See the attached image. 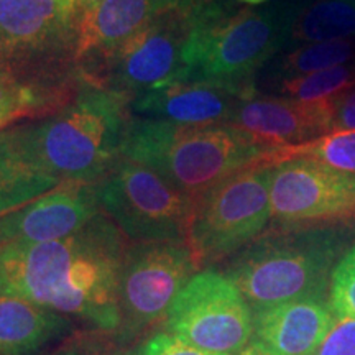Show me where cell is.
<instances>
[{"mask_svg":"<svg viewBox=\"0 0 355 355\" xmlns=\"http://www.w3.org/2000/svg\"><path fill=\"white\" fill-rule=\"evenodd\" d=\"M127 247L121 229L102 211L69 237L0 247V293L114 332L121 326L119 286Z\"/></svg>","mask_w":355,"mask_h":355,"instance_id":"1","label":"cell"},{"mask_svg":"<svg viewBox=\"0 0 355 355\" xmlns=\"http://www.w3.org/2000/svg\"><path fill=\"white\" fill-rule=\"evenodd\" d=\"M272 152L229 123L184 125L144 117H132L122 144V158L152 168L193 204L234 173L268 165Z\"/></svg>","mask_w":355,"mask_h":355,"instance_id":"2","label":"cell"},{"mask_svg":"<svg viewBox=\"0 0 355 355\" xmlns=\"http://www.w3.org/2000/svg\"><path fill=\"white\" fill-rule=\"evenodd\" d=\"M132 117L125 97L81 83L66 107L26 132L38 162L61 184H99L122 158Z\"/></svg>","mask_w":355,"mask_h":355,"instance_id":"3","label":"cell"},{"mask_svg":"<svg viewBox=\"0 0 355 355\" xmlns=\"http://www.w3.org/2000/svg\"><path fill=\"white\" fill-rule=\"evenodd\" d=\"M290 30L275 12L212 6L196 13L184 50V78L254 94V76L275 55Z\"/></svg>","mask_w":355,"mask_h":355,"instance_id":"4","label":"cell"},{"mask_svg":"<svg viewBox=\"0 0 355 355\" xmlns=\"http://www.w3.org/2000/svg\"><path fill=\"white\" fill-rule=\"evenodd\" d=\"M0 37L6 68L61 110L81 86L76 40L56 0H0Z\"/></svg>","mask_w":355,"mask_h":355,"instance_id":"5","label":"cell"},{"mask_svg":"<svg viewBox=\"0 0 355 355\" xmlns=\"http://www.w3.org/2000/svg\"><path fill=\"white\" fill-rule=\"evenodd\" d=\"M334 247L322 234H279L260 239L235 259L225 277L252 311L288 301L322 298Z\"/></svg>","mask_w":355,"mask_h":355,"instance_id":"6","label":"cell"},{"mask_svg":"<svg viewBox=\"0 0 355 355\" xmlns=\"http://www.w3.org/2000/svg\"><path fill=\"white\" fill-rule=\"evenodd\" d=\"M273 165H252L225 178L193 204L186 245L198 268L227 259L265 229L272 217Z\"/></svg>","mask_w":355,"mask_h":355,"instance_id":"7","label":"cell"},{"mask_svg":"<svg viewBox=\"0 0 355 355\" xmlns=\"http://www.w3.org/2000/svg\"><path fill=\"white\" fill-rule=\"evenodd\" d=\"M196 13L181 6L162 13L101 63L79 71V79L128 102L180 81L184 78V50Z\"/></svg>","mask_w":355,"mask_h":355,"instance_id":"8","label":"cell"},{"mask_svg":"<svg viewBox=\"0 0 355 355\" xmlns=\"http://www.w3.org/2000/svg\"><path fill=\"white\" fill-rule=\"evenodd\" d=\"M101 211L132 242H184L193 201L152 168L121 158L99 183Z\"/></svg>","mask_w":355,"mask_h":355,"instance_id":"9","label":"cell"},{"mask_svg":"<svg viewBox=\"0 0 355 355\" xmlns=\"http://www.w3.org/2000/svg\"><path fill=\"white\" fill-rule=\"evenodd\" d=\"M199 272L184 242H133L123 257L119 311L122 339L166 321L173 303Z\"/></svg>","mask_w":355,"mask_h":355,"instance_id":"10","label":"cell"},{"mask_svg":"<svg viewBox=\"0 0 355 355\" xmlns=\"http://www.w3.org/2000/svg\"><path fill=\"white\" fill-rule=\"evenodd\" d=\"M166 326L186 343L214 354H239L254 336V313L230 278L202 270L181 290Z\"/></svg>","mask_w":355,"mask_h":355,"instance_id":"11","label":"cell"},{"mask_svg":"<svg viewBox=\"0 0 355 355\" xmlns=\"http://www.w3.org/2000/svg\"><path fill=\"white\" fill-rule=\"evenodd\" d=\"M270 211L282 225L355 217V176L308 159H285L272 168Z\"/></svg>","mask_w":355,"mask_h":355,"instance_id":"12","label":"cell"},{"mask_svg":"<svg viewBox=\"0 0 355 355\" xmlns=\"http://www.w3.org/2000/svg\"><path fill=\"white\" fill-rule=\"evenodd\" d=\"M99 212V184L64 183L0 216V247L32 245L69 237Z\"/></svg>","mask_w":355,"mask_h":355,"instance_id":"13","label":"cell"},{"mask_svg":"<svg viewBox=\"0 0 355 355\" xmlns=\"http://www.w3.org/2000/svg\"><path fill=\"white\" fill-rule=\"evenodd\" d=\"M334 102H301L255 92L241 101L229 125L272 150L304 145L332 132Z\"/></svg>","mask_w":355,"mask_h":355,"instance_id":"14","label":"cell"},{"mask_svg":"<svg viewBox=\"0 0 355 355\" xmlns=\"http://www.w3.org/2000/svg\"><path fill=\"white\" fill-rule=\"evenodd\" d=\"M255 94V92H254ZM252 96L207 81L180 79L130 101L132 115L184 125L230 123L242 99Z\"/></svg>","mask_w":355,"mask_h":355,"instance_id":"15","label":"cell"},{"mask_svg":"<svg viewBox=\"0 0 355 355\" xmlns=\"http://www.w3.org/2000/svg\"><path fill=\"white\" fill-rule=\"evenodd\" d=\"M252 313V340L272 355H311L336 319L322 298L288 301Z\"/></svg>","mask_w":355,"mask_h":355,"instance_id":"16","label":"cell"},{"mask_svg":"<svg viewBox=\"0 0 355 355\" xmlns=\"http://www.w3.org/2000/svg\"><path fill=\"white\" fill-rule=\"evenodd\" d=\"M180 6L181 0H104L76 43L78 74L112 55L162 13Z\"/></svg>","mask_w":355,"mask_h":355,"instance_id":"17","label":"cell"},{"mask_svg":"<svg viewBox=\"0 0 355 355\" xmlns=\"http://www.w3.org/2000/svg\"><path fill=\"white\" fill-rule=\"evenodd\" d=\"M61 186L35 155L26 125L0 132V216Z\"/></svg>","mask_w":355,"mask_h":355,"instance_id":"18","label":"cell"},{"mask_svg":"<svg viewBox=\"0 0 355 355\" xmlns=\"http://www.w3.org/2000/svg\"><path fill=\"white\" fill-rule=\"evenodd\" d=\"M69 327L63 314L0 293V355H30L64 336Z\"/></svg>","mask_w":355,"mask_h":355,"instance_id":"19","label":"cell"},{"mask_svg":"<svg viewBox=\"0 0 355 355\" xmlns=\"http://www.w3.org/2000/svg\"><path fill=\"white\" fill-rule=\"evenodd\" d=\"M290 37L321 43L355 37V0H303L290 15Z\"/></svg>","mask_w":355,"mask_h":355,"instance_id":"20","label":"cell"},{"mask_svg":"<svg viewBox=\"0 0 355 355\" xmlns=\"http://www.w3.org/2000/svg\"><path fill=\"white\" fill-rule=\"evenodd\" d=\"M293 158L308 159L343 175L355 176V130L331 132L309 144L275 150L270 153L268 165Z\"/></svg>","mask_w":355,"mask_h":355,"instance_id":"21","label":"cell"},{"mask_svg":"<svg viewBox=\"0 0 355 355\" xmlns=\"http://www.w3.org/2000/svg\"><path fill=\"white\" fill-rule=\"evenodd\" d=\"M352 87H355V61L306 76L283 79L279 92L288 99L301 102H332Z\"/></svg>","mask_w":355,"mask_h":355,"instance_id":"22","label":"cell"},{"mask_svg":"<svg viewBox=\"0 0 355 355\" xmlns=\"http://www.w3.org/2000/svg\"><path fill=\"white\" fill-rule=\"evenodd\" d=\"M55 105L10 69L0 66V132L24 117H48Z\"/></svg>","mask_w":355,"mask_h":355,"instance_id":"23","label":"cell"},{"mask_svg":"<svg viewBox=\"0 0 355 355\" xmlns=\"http://www.w3.org/2000/svg\"><path fill=\"white\" fill-rule=\"evenodd\" d=\"M355 61V40H331V42L308 43L298 50L288 53L282 60V73L286 78L306 76L318 71Z\"/></svg>","mask_w":355,"mask_h":355,"instance_id":"24","label":"cell"},{"mask_svg":"<svg viewBox=\"0 0 355 355\" xmlns=\"http://www.w3.org/2000/svg\"><path fill=\"white\" fill-rule=\"evenodd\" d=\"M329 296L334 314L355 318V245L332 270Z\"/></svg>","mask_w":355,"mask_h":355,"instance_id":"25","label":"cell"},{"mask_svg":"<svg viewBox=\"0 0 355 355\" xmlns=\"http://www.w3.org/2000/svg\"><path fill=\"white\" fill-rule=\"evenodd\" d=\"M311 355H355V318L336 314L331 329Z\"/></svg>","mask_w":355,"mask_h":355,"instance_id":"26","label":"cell"},{"mask_svg":"<svg viewBox=\"0 0 355 355\" xmlns=\"http://www.w3.org/2000/svg\"><path fill=\"white\" fill-rule=\"evenodd\" d=\"M140 355H227L214 354L209 350L199 349L196 345L186 343L184 339L178 337L171 332H162L153 336L141 349Z\"/></svg>","mask_w":355,"mask_h":355,"instance_id":"27","label":"cell"},{"mask_svg":"<svg viewBox=\"0 0 355 355\" xmlns=\"http://www.w3.org/2000/svg\"><path fill=\"white\" fill-rule=\"evenodd\" d=\"M102 2L104 0H74L73 13H71V30H73L76 43L87 32L89 25L92 24V19H94Z\"/></svg>","mask_w":355,"mask_h":355,"instance_id":"28","label":"cell"},{"mask_svg":"<svg viewBox=\"0 0 355 355\" xmlns=\"http://www.w3.org/2000/svg\"><path fill=\"white\" fill-rule=\"evenodd\" d=\"M355 130V87L334 102V122L332 132Z\"/></svg>","mask_w":355,"mask_h":355,"instance_id":"29","label":"cell"},{"mask_svg":"<svg viewBox=\"0 0 355 355\" xmlns=\"http://www.w3.org/2000/svg\"><path fill=\"white\" fill-rule=\"evenodd\" d=\"M56 3H58V10H60L61 19H63L66 26L71 30V13H73L74 0H56ZM71 32H73V30H71Z\"/></svg>","mask_w":355,"mask_h":355,"instance_id":"30","label":"cell"},{"mask_svg":"<svg viewBox=\"0 0 355 355\" xmlns=\"http://www.w3.org/2000/svg\"><path fill=\"white\" fill-rule=\"evenodd\" d=\"M235 355H272L266 350L265 347H261L260 344L254 343V340H250V344L247 345V347H243L241 352L235 354Z\"/></svg>","mask_w":355,"mask_h":355,"instance_id":"31","label":"cell"},{"mask_svg":"<svg viewBox=\"0 0 355 355\" xmlns=\"http://www.w3.org/2000/svg\"><path fill=\"white\" fill-rule=\"evenodd\" d=\"M216 0H181V7L193 8V10H201V8H206L214 3Z\"/></svg>","mask_w":355,"mask_h":355,"instance_id":"32","label":"cell"},{"mask_svg":"<svg viewBox=\"0 0 355 355\" xmlns=\"http://www.w3.org/2000/svg\"><path fill=\"white\" fill-rule=\"evenodd\" d=\"M51 355H99V354H94L91 352V350L83 349V347H64L61 350H56V352H53Z\"/></svg>","mask_w":355,"mask_h":355,"instance_id":"33","label":"cell"},{"mask_svg":"<svg viewBox=\"0 0 355 355\" xmlns=\"http://www.w3.org/2000/svg\"><path fill=\"white\" fill-rule=\"evenodd\" d=\"M0 66H3V68H6V50H3L2 37H0Z\"/></svg>","mask_w":355,"mask_h":355,"instance_id":"34","label":"cell"},{"mask_svg":"<svg viewBox=\"0 0 355 355\" xmlns=\"http://www.w3.org/2000/svg\"><path fill=\"white\" fill-rule=\"evenodd\" d=\"M243 3H250V6H260V3L266 2V0H241Z\"/></svg>","mask_w":355,"mask_h":355,"instance_id":"35","label":"cell"}]
</instances>
